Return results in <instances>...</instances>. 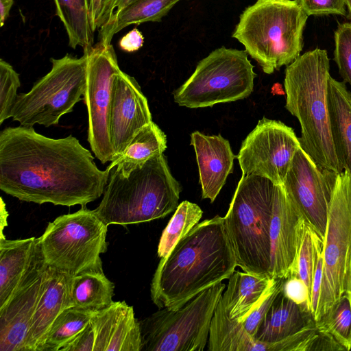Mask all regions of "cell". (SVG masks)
<instances>
[{
  "mask_svg": "<svg viewBox=\"0 0 351 351\" xmlns=\"http://www.w3.org/2000/svg\"><path fill=\"white\" fill-rule=\"evenodd\" d=\"M109 176L71 134L51 138L21 125L0 132V189L21 201L85 206L104 194Z\"/></svg>",
  "mask_w": 351,
  "mask_h": 351,
  "instance_id": "cell-1",
  "label": "cell"
},
{
  "mask_svg": "<svg viewBox=\"0 0 351 351\" xmlns=\"http://www.w3.org/2000/svg\"><path fill=\"white\" fill-rule=\"evenodd\" d=\"M237 266L224 217L198 223L160 258L150 293L159 308L177 310L200 292L228 279Z\"/></svg>",
  "mask_w": 351,
  "mask_h": 351,
  "instance_id": "cell-2",
  "label": "cell"
},
{
  "mask_svg": "<svg viewBox=\"0 0 351 351\" xmlns=\"http://www.w3.org/2000/svg\"><path fill=\"white\" fill-rule=\"evenodd\" d=\"M330 60L325 49L316 48L287 66L284 86L285 108L300 125L302 148L321 167L343 171L334 147L328 108Z\"/></svg>",
  "mask_w": 351,
  "mask_h": 351,
  "instance_id": "cell-3",
  "label": "cell"
},
{
  "mask_svg": "<svg viewBox=\"0 0 351 351\" xmlns=\"http://www.w3.org/2000/svg\"><path fill=\"white\" fill-rule=\"evenodd\" d=\"M181 188L162 154L124 176L112 168L96 215L108 226H128L165 217L177 208Z\"/></svg>",
  "mask_w": 351,
  "mask_h": 351,
  "instance_id": "cell-4",
  "label": "cell"
},
{
  "mask_svg": "<svg viewBox=\"0 0 351 351\" xmlns=\"http://www.w3.org/2000/svg\"><path fill=\"white\" fill-rule=\"evenodd\" d=\"M308 17L298 0H256L240 15L232 37L271 74L300 56Z\"/></svg>",
  "mask_w": 351,
  "mask_h": 351,
  "instance_id": "cell-5",
  "label": "cell"
},
{
  "mask_svg": "<svg viewBox=\"0 0 351 351\" xmlns=\"http://www.w3.org/2000/svg\"><path fill=\"white\" fill-rule=\"evenodd\" d=\"M276 184L257 175L242 176L224 217L237 266L270 277V225Z\"/></svg>",
  "mask_w": 351,
  "mask_h": 351,
  "instance_id": "cell-6",
  "label": "cell"
},
{
  "mask_svg": "<svg viewBox=\"0 0 351 351\" xmlns=\"http://www.w3.org/2000/svg\"><path fill=\"white\" fill-rule=\"evenodd\" d=\"M107 230L94 210L82 206L49 223L37 239L47 265L73 277L103 270L101 254L107 251Z\"/></svg>",
  "mask_w": 351,
  "mask_h": 351,
  "instance_id": "cell-7",
  "label": "cell"
},
{
  "mask_svg": "<svg viewBox=\"0 0 351 351\" xmlns=\"http://www.w3.org/2000/svg\"><path fill=\"white\" fill-rule=\"evenodd\" d=\"M225 288L220 282L177 310L160 308L139 321L141 351L204 350L211 320Z\"/></svg>",
  "mask_w": 351,
  "mask_h": 351,
  "instance_id": "cell-8",
  "label": "cell"
},
{
  "mask_svg": "<svg viewBox=\"0 0 351 351\" xmlns=\"http://www.w3.org/2000/svg\"><path fill=\"white\" fill-rule=\"evenodd\" d=\"M256 76L245 50L222 46L199 62L173 92V100L180 106L197 108L243 99L252 93Z\"/></svg>",
  "mask_w": 351,
  "mask_h": 351,
  "instance_id": "cell-9",
  "label": "cell"
},
{
  "mask_svg": "<svg viewBox=\"0 0 351 351\" xmlns=\"http://www.w3.org/2000/svg\"><path fill=\"white\" fill-rule=\"evenodd\" d=\"M51 71L28 93L18 95L12 118L21 125H57L62 116L73 112L74 106L84 100L86 56L76 58L66 54L61 58H51Z\"/></svg>",
  "mask_w": 351,
  "mask_h": 351,
  "instance_id": "cell-10",
  "label": "cell"
},
{
  "mask_svg": "<svg viewBox=\"0 0 351 351\" xmlns=\"http://www.w3.org/2000/svg\"><path fill=\"white\" fill-rule=\"evenodd\" d=\"M323 276L315 322L351 290V171L337 174L323 240Z\"/></svg>",
  "mask_w": 351,
  "mask_h": 351,
  "instance_id": "cell-11",
  "label": "cell"
},
{
  "mask_svg": "<svg viewBox=\"0 0 351 351\" xmlns=\"http://www.w3.org/2000/svg\"><path fill=\"white\" fill-rule=\"evenodd\" d=\"M86 84L84 101L88 112V141L102 163L114 159L108 130V108L114 75L121 70L113 46L101 43L84 50Z\"/></svg>",
  "mask_w": 351,
  "mask_h": 351,
  "instance_id": "cell-12",
  "label": "cell"
},
{
  "mask_svg": "<svg viewBox=\"0 0 351 351\" xmlns=\"http://www.w3.org/2000/svg\"><path fill=\"white\" fill-rule=\"evenodd\" d=\"M300 147L291 128L263 117L242 142L237 156L242 176L257 175L282 184Z\"/></svg>",
  "mask_w": 351,
  "mask_h": 351,
  "instance_id": "cell-13",
  "label": "cell"
},
{
  "mask_svg": "<svg viewBox=\"0 0 351 351\" xmlns=\"http://www.w3.org/2000/svg\"><path fill=\"white\" fill-rule=\"evenodd\" d=\"M337 174L319 166L300 147L282 184L323 240Z\"/></svg>",
  "mask_w": 351,
  "mask_h": 351,
  "instance_id": "cell-14",
  "label": "cell"
},
{
  "mask_svg": "<svg viewBox=\"0 0 351 351\" xmlns=\"http://www.w3.org/2000/svg\"><path fill=\"white\" fill-rule=\"evenodd\" d=\"M308 219L282 184H276L270 225V276H295L296 258Z\"/></svg>",
  "mask_w": 351,
  "mask_h": 351,
  "instance_id": "cell-15",
  "label": "cell"
},
{
  "mask_svg": "<svg viewBox=\"0 0 351 351\" xmlns=\"http://www.w3.org/2000/svg\"><path fill=\"white\" fill-rule=\"evenodd\" d=\"M151 121L147 99L140 85L134 77L120 70L112 81L108 108L114 160L123 154L136 133Z\"/></svg>",
  "mask_w": 351,
  "mask_h": 351,
  "instance_id": "cell-16",
  "label": "cell"
},
{
  "mask_svg": "<svg viewBox=\"0 0 351 351\" xmlns=\"http://www.w3.org/2000/svg\"><path fill=\"white\" fill-rule=\"evenodd\" d=\"M47 269L43 258L0 308V351H24L30 323L46 285Z\"/></svg>",
  "mask_w": 351,
  "mask_h": 351,
  "instance_id": "cell-17",
  "label": "cell"
},
{
  "mask_svg": "<svg viewBox=\"0 0 351 351\" xmlns=\"http://www.w3.org/2000/svg\"><path fill=\"white\" fill-rule=\"evenodd\" d=\"M90 322L95 332L94 351H141L139 321L125 301L112 302L95 312Z\"/></svg>",
  "mask_w": 351,
  "mask_h": 351,
  "instance_id": "cell-18",
  "label": "cell"
},
{
  "mask_svg": "<svg viewBox=\"0 0 351 351\" xmlns=\"http://www.w3.org/2000/svg\"><path fill=\"white\" fill-rule=\"evenodd\" d=\"M198 165L202 197L213 202L233 171L235 156L229 141L219 135H206L198 131L191 134Z\"/></svg>",
  "mask_w": 351,
  "mask_h": 351,
  "instance_id": "cell-19",
  "label": "cell"
},
{
  "mask_svg": "<svg viewBox=\"0 0 351 351\" xmlns=\"http://www.w3.org/2000/svg\"><path fill=\"white\" fill-rule=\"evenodd\" d=\"M72 277L48 266L46 285L32 317L24 351H42L47 334L57 317L73 306Z\"/></svg>",
  "mask_w": 351,
  "mask_h": 351,
  "instance_id": "cell-20",
  "label": "cell"
},
{
  "mask_svg": "<svg viewBox=\"0 0 351 351\" xmlns=\"http://www.w3.org/2000/svg\"><path fill=\"white\" fill-rule=\"evenodd\" d=\"M43 258L37 238L0 239V308Z\"/></svg>",
  "mask_w": 351,
  "mask_h": 351,
  "instance_id": "cell-21",
  "label": "cell"
},
{
  "mask_svg": "<svg viewBox=\"0 0 351 351\" xmlns=\"http://www.w3.org/2000/svg\"><path fill=\"white\" fill-rule=\"evenodd\" d=\"M275 280L276 278L234 271L220 299L228 317L241 323L259 304Z\"/></svg>",
  "mask_w": 351,
  "mask_h": 351,
  "instance_id": "cell-22",
  "label": "cell"
},
{
  "mask_svg": "<svg viewBox=\"0 0 351 351\" xmlns=\"http://www.w3.org/2000/svg\"><path fill=\"white\" fill-rule=\"evenodd\" d=\"M327 97L335 152L342 169L351 171V93L344 82L330 76Z\"/></svg>",
  "mask_w": 351,
  "mask_h": 351,
  "instance_id": "cell-23",
  "label": "cell"
},
{
  "mask_svg": "<svg viewBox=\"0 0 351 351\" xmlns=\"http://www.w3.org/2000/svg\"><path fill=\"white\" fill-rule=\"evenodd\" d=\"M312 319L311 314L304 312L287 298L281 289L261 322L254 338L263 343L277 342L295 334Z\"/></svg>",
  "mask_w": 351,
  "mask_h": 351,
  "instance_id": "cell-24",
  "label": "cell"
},
{
  "mask_svg": "<svg viewBox=\"0 0 351 351\" xmlns=\"http://www.w3.org/2000/svg\"><path fill=\"white\" fill-rule=\"evenodd\" d=\"M180 0H132L99 29V43L111 44L114 34L128 25L160 22Z\"/></svg>",
  "mask_w": 351,
  "mask_h": 351,
  "instance_id": "cell-25",
  "label": "cell"
},
{
  "mask_svg": "<svg viewBox=\"0 0 351 351\" xmlns=\"http://www.w3.org/2000/svg\"><path fill=\"white\" fill-rule=\"evenodd\" d=\"M167 149V137L153 121L142 128L134 136L123 154L111 162L106 169L112 168L124 176Z\"/></svg>",
  "mask_w": 351,
  "mask_h": 351,
  "instance_id": "cell-26",
  "label": "cell"
},
{
  "mask_svg": "<svg viewBox=\"0 0 351 351\" xmlns=\"http://www.w3.org/2000/svg\"><path fill=\"white\" fill-rule=\"evenodd\" d=\"M208 343L209 351H259L261 346L241 322L228 317L220 300L211 320Z\"/></svg>",
  "mask_w": 351,
  "mask_h": 351,
  "instance_id": "cell-27",
  "label": "cell"
},
{
  "mask_svg": "<svg viewBox=\"0 0 351 351\" xmlns=\"http://www.w3.org/2000/svg\"><path fill=\"white\" fill-rule=\"evenodd\" d=\"M56 14L63 23L73 49L91 48L94 44L95 30L90 14V0H53Z\"/></svg>",
  "mask_w": 351,
  "mask_h": 351,
  "instance_id": "cell-28",
  "label": "cell"
},
{
  "mask_svg": "<svg viewBox=\"0 0 351 351\" xmlns=\"http://www.w3.org/2000/svg\"><path fill=\"white\" fill-rule=\"evenodd\" d=\"M114 285L103 270L86 271L72 277L71 294L73 306L97 311L113 300Z\"/></svg>",
  "mask_w": 351,
  "mask_h": 351,
  "instance_id": "cell-29",
  "label": "cell"
},
{
  "mask_svg": "<svg viewBox=\"0 0 351 351\" xmlns=\"http://www.w3.org/2000/svg\"><path fill=\"white\" fill-rule=\"evenodd\" d=\"M95 311L74 306L64 309L50 327L42 351H60L89 324Z\"/></svg>",
  "mask_w": 351,
  "mask_h": 351,
  "instance_id": "cell-30",
  "label": "cell"
},
{
  "mask_svg": "<svg viewBox=\"0 0 351 351\" xmlns=\"http://www.w3.org/2000/svg\"><path fill=\"white\" fill-rule=\"evenodd\" d=\"M203 211L196 204L182 202L164 229L158 246V256L165 258L176 243L195 226L202 217Z\"/></svg>",
  "mask_w": 351,
  "mask_h": 351,
  "instance_id": "cell-31",
  "label": "cell"
},
{
  "mask_svg": "<svg viewBox=\"0 0 351 351\" xmlns=\"http://www.w3.org/2000/svg\"><path fill=\"white\" fill-rule=\"evenodd\" d=\"M317 328L332 336L344 350H351V302L346 293L321 319Z\"/></svg>",
  "mask_w": 351,
  "mask_h": 351,
  "instance_id": "cell-32",
  "label": "cell"
},
{
  "mask_svg": "<svg viewBox=\"0 0 351 351\" xmlns=\"http://www.w3.org/2000/svg\"><path fill=\"white\" fill-rule=\"evenodd\" d=\"M323 245V239L313 226L305 223L295 269V276L302 279L311 293L318 250Z\"/></svg>",
  "mask_w": 351,
  "mask_h": 351,
  "instance_id": "cell-33",
  "label": "cell"
},
{
  "mask_svg": "<svg viewBox=\"0 0 351 351\" xmlns=\"http://www.w3.org/2000/svg\"><path fill=\"white\" fill-rule=\"evenodd\" d=\"M21 86L19 75L8 62L0 60V124L12 117Z\"/></svg>",
  "mask_w": 351,
  "mask_h": 351,
  "instance_id": "cell-34",
  "label": "cell"
},
{
  "mask_svg": "<svg viewBox=\"0 0 351 351\" xmlns=\"http://www.w3.org/2000/svg\"><path fill=\"white\" fill-rule=\"evenodd\" d=\"M334 60L343 82L351 86V22L339 24L335 32Z\"/></svg>",
  "mask_w": 351,
  "mask_h": 351,
  "instance_id": "cell-35",
  "label": "cell"
},
{
  "mask_svg": "<svg viewBox=\"0 0 351 351\" xmlns=\"http://www.w3.org/2000/svg\"><path fill=\"white\" fill-rule=\"evenodd\" d=\"M283 280L276 278L274 284L259 304L241 322L245 330L252 337H254L261 322L265 316L276 295L280 291Z\"/></svg>",
  "mask_w": 351,
  "mask_h": 351,
  "instance_id": "cell-36",
  "label": "cell"
},
{
  "mask_svg": "<svg viewBox=\"0 0 351 351\" xmlns=\"http://www.w3.org/2000/svg\"><path fill=\"white\" fill-rule=\"evenodd\" d=\"M282 292L304 312L311 313V293L306 285L299 277L293 276L284 279Z\"/></svg>",
  "mask_w": 351,
  "mask_h": 351,
  "instance_id": "cell-37",
  "label": "cell"
},
{
  "mask_svg": "<svg viewBox=\"0 0 351 351\" xmlns=\"http://www.w3.org/2000/svg\"><path fill=\"white\" fill-rule=\"evenodd\" d=\"M302 8L311 15H346V0H298Z\"/></svg>",
  "mask_w": 351,
  "mask_h": 351,
  "instance_id": "cell-38",
  "label": "cell"
},
{
  "mask_svg": "<svg viewBox=\"0 0 351 351\" xmlns=\"http://www.w3.org/2000/svg\"><path fill=\"white\" fill-rule=\"evenodd\" d=\"M95 332L91 322L67 344L60 351H94Z\"/></svg>",
  "mask_w": 351,
  "mask_h": 351,
  "instance_id": "cell-39",
  "label": "cell"
},
{
  "mask_svg": "<svg viewBox=\"0 0 351 351\" xmlns=\"http://www.w3.org/2000/svg\"><path fill=\"white\" fill-rule=\"evenodd\" d=\"M323 245L319 247L317 252V263L311 293V313L315 321L319 300V294L323 276Z\"/></svg>",
  "mask_w": 351,
  "mask_h": 351,
  "instance_id": "cell-40",
  "label": "cell"
},
{
  "mask_svg": "<svg viewBox=\"0 0 351 351\" xmlns=\"http://www.w3.org/2000/svg\"><path fill=\"white\" fill-rule=\"evenodd\" d=\"M143 43L142 33L137 28H134L119 40V47L124 51L134 52L141 48Z\"/></svg>",
  "mask_w": 351,
  "mask_h": 351,
  "instance_id": "cell-41",
  "label": "cell"
},
{
  "mask_svg": "<svg viewBox=\"0 0 351 351\" xmlns=\"http://www.w3.org/2000/svg\"><path fill=\"white\" fill-rule=\"evenodd\" d=\"M132 0H106L99 21V28Z\"/></svg>",
  "mask_w": 351,
  "mask_h": 351,
  "instance_id": "cell-42",
  "label": "cell"
},
{
  "mask_svg": "<svg viewBox=\"0 0 351 351\" xmlns=\"http://www.w3.org/2000/svg\"><path fill=\"white\" fill-rule=\"evenodd\" d=\"M106 0H90V14L93 27L95 31L99 28V21Z\"/></svg>",
  "mask_w": 351,
  "mask_h": 351,
  "instance_id": "cell-43",
  "label": "cell"
},
{
  "mask_svg": "<svg viewBox=\"0 0 351 351\" xmlns=\"http://www.w3.org/2000/svg\"><path fill=\"white\" fill-rule=\"evenodd\" d=\"M14 0H0V24L2 27L10 15Z\"/></svg>",
  "mask_w": 351,
  "mask_h": 351,
  "instance_id": "cell-44",
  "label": "cell"
},
{
  "mask_svg": "<svg viewBox=\"0 0 351 351\" xmlns=\"http://www.w3.org/2000/svg\"><path fill=\"white\" fill-rule=\"evenodd\" d=\"M1 217H0V239H5V237L3 235V230L8 226L7 219L8 213L5 208V204L4 203L3 198H1Z\"/></svg>",
  "mask_w": 351,
  "mask_h": 351,
  "instance_id": "cell-45",
  "label": "cell"
},
{
  "mask_svg": "<svg viewBox=\"0 0 351 351\" xmlns=\"http://www.w3.org/2000/svg\"><path fill=\"white\" fill-rule=\"evenodd\" d=\"M346 5L350 14L351 15V0H346Z\"/></svg>",
  "mask_w": 351,
  "mask_h": 351,
  "instance_id": "cell-46",
  "label": "cell"
},
{
  "mask_svg": "<svg viewBox=\"0 0 351 351\" xmlns=\"http://www.w3.org/2000/svg\"><path fill=\"white\" fill-rule=\"evenodd\" d=\"M350 302H351V290H350Z\"/></svg>",
  "mask_w": 351,
  "mask_h": 351,
  "instance_id": "cell-47",
  "label": "cell"
}]
</instances>
